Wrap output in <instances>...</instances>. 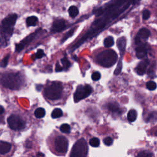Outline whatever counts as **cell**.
Instances as JSON below:
<instances>
[{
    "label": "cell",
    "mask_w": 157,
    "mask_h": 157,
    "mask_svg": "<svg viewBox=\"0 0 157 157\" xmlns=\"http://www.w3.org/2000/svg\"><path fill=\"white\" fill-rule=\"evenodd\" d=\"M140 0H133V4L134 5V4L138 3V2H140Z\"/></svg>",
    "instance_id": "37"
},
{
    "label": "cell",
    "mask_w": 157,
    "mask_h": 157,
    "mask_svg": "<svg viewBox=\"0 0 157 157\" xmlns=\"http://www.w3.org/2000/svg\"><path fill=\"white\" fill-rule=\"evenodd\" d=\"M54 147L59 153H65L68 149V140L64 136H59L55 140Z\"/></svg>",
    "instance_id": "8"
},
{
    "label": "cell",
    "mask_w": 157,
    "mask_h": 157,
    "mask_svg": "<svg viewBox=\"0 0 157 157\" xmlns=\"http://www.w3.org/2000/svg\"><path fill=\"white\" fill-rule=\"evenodd\" d=\"M114 44V39L112 36H108L105 38L104 41V45L106 47L109 48Z\"/></svg>",
    "instance_id": "21"
},
{
    "label": "cell",
    "mask_w": 157,
    "mask_h": 157,
    "mask_svg": "<svg viewBox=\"0 0 157 157\" xmlns=\"http://www.w3.org/2000/svg\"><path fill=\"white\" fill-rule=\"evenodd\" d=\"M18 16L17 14H11L5 17L0 24V33L6 42L9 41L14 33Z\"/></svg>",
    "instance_id": "1"
},
{
    "label": "cell",
    "mask_w": 157,
    "mask_h": 157,
    "mask_svg": "<svg viewBox=\"0 0 157 157\" xmlns=\"http://www.w3.org/2000/svg\"><path fill=\"white\" fill-rule=\"evenodd\" d=\"M61 62H62V63L63 65V68L65 69H68L70 66H71V63L70 62L66 59V58H63L62 60H61Z\"/></svg>",
    "instance_id": "27"
},
{
    "label": "cell",
    "mask_w": 157,
    "mask_h": 157,
    "mask_svg": "<svg viewBox=\"0 0 157 157\" xmlns=\"http://www.w3.org/2000/svg\"><path fill=\"white\" fill-rule=\"evenodd\" d=\"M90 145L93 147H98L100 144V140L97 137H93L90 140Z\"/></svg>",
    "instance_id": "24"
},
{
    "label": "cell",
    "mask_w": 157,
    "mask_h": 157,
    "mask_svg": "<svg viewBox=\"0 0 157 157\" xmlns=\"http://www.w3.org/2000/svg\"><path fill=\"white\" fill-rule=\"evenodd\" d=\"M68 12H69V14L71 17L75 18L77 16L79 11L78 8L76 6H71V7H69V8L68 9Z\"/></svg>",
    "instance_id": "18"
},
{
    "label": "cell",
    "mask_w": 157,
    "mask_h": 157,
    "mask_svg": "<svg viewBox=\"0 0 157 157\" xmlns=\"http://www.w3.org/2000/svg\"><path fill=\"white\" fill-rule=\"evenodd\" d=\"M38 31H36V32L30 35L29 36H28L26 38H25L23 41H22L20 43L17 44L16 45V52H21L24 47L28 45L31 42L33 41V40L35 38V37L36 36V35H38Z\"/></svg>",
    "instance_id": "10"
},
{
    "label": "cell",
    "mask_w": 157,
    "mask_h": 157,
    "mask_svg": "<svg viewBox=\"0 0 157 157\" xmlns=\"http://www.w3.org/2000/svg\"><path fill=\"white\" fill-rule=\"evenodd\" d=\"M137 112L135 110H130L128 113L127 115V119L131 122H134L137 119Z\"/></svg>",
    "instance_id": "19"
},
{
    "label": "cell",
    "mask_w": 157,
    "mask_h": 157,
    "mask_svg": "<svg viewBox=\"0 0 157 157\" xmlns=\"http://www.w3.org/2000/svg\"><path fill=\"white\" fill-rule=\"evenodd\" d=\"M117 54L113 50H106L96 56V62L101 66L110 68L116 64L117 61Z\"/></svg>",
    "instance_id": "2"
},
{
    "label": "cell",
    "mask_w": 157,
    "mask_h": 157,
    "mask_svg": "<svg viewBox=\"0 0 157 157\" xmlns=\"http://www.w3.org/2000/svg\"><path fill=\"white\" fill-rule=\"evenodd\" d=\"M117 47L119 49L120 53L121 56L124 54L125 51V48H126V39L125 37H122L120 38L117 42Z\"/></svg>",
    "instance_id": "14"
},
{
    "label": "cell",
    "mask_w": 157,
    "mask_h": 157,
    "mask_svg": "<svg viewBox=\"0 0 157 157\" xmlns=\"http://www.w3.org/2000/svg\"><path fill=\"white\" fill-rule=\"evenodd\" d=\"M5 112V109L3 106H0V115H2V113H3Z\"/></svg>",
    "instance_id": "36"
},
{
    "label": "cell",
    "mask_w": 157,
    "mask_h": 157,
    "mask_svg": "<svg viewBox=\"0 0 157 157\" xmlns=\"http://www.w3.org/2000/svg\"><path fill=\"white\" fill-rule=\"evenodd\" d=\"M63 69V67H62L59 63H57V64L56 65L55 71H56V72H60V71H62Z\"/></svg>",
    "instance_id": "35"
},
{
    "label": "cell",
    "mask_w": 157,
    "mask_h": 157,
    "mask_svg": "<svg viewBox=\"0 0 157 157\" xmlns=\"http://www.w3.org/2000/svg\"><path fill=\"white\" fill-rule=\"evenodd\" d=\"M2 83L5 87L11 90H17L22 86L23 80L19 73H6L2 76Z\"/></svg>",
    "instance_id": "3"
},
{
    "label": "cell",
    "mask_w": 157,
    "mask_h": 157,
    "mask_svg": "<svg viewBox=\"0 0 157 157\" xmlns=\"http://www.w3.org/2000/svg\"><path fill=\"white\" fill-rule=\"evenodd\" d=\"M9 127L14 130H21L25 127V122L20 117L12 115L8 119Z\"/></svg>",
    "instance_id": "7"
},
{
    "label": "cell",
    "mask_w": 157,
    "mask_h": 157,
    "mask_svg": "<svg viewBox=\"0 0 157 157\" xmlns=\"http://www.w3.org/2000/svg\"><path fill=\"white\" fill-rule=\"evenodd\" d=\"M112 142H113V140L110 137H107L104 139V143L106 146H110L112 144Z\"/></svg>",
    "instance_id": "34"
},
{
    "label": "cell",
    "mask_w": 157,
    "mask_h": 157,
    "mask_svg": "<svg viewBox=\"0 0 157 157\" xmlns=\"http://www.w3.org/2000/svg\"><path fill=\"white\" fill-rule=\"evenodd\" d=\"M150 35V32L146 28H142L138 32L136 38L135 43L137 45L145 44V42L148 39Z\"/></svg>",
    "instance_id": "9"
},
{
    "label": "cell",
    "mask_w": 157,
    "mask_h": 157,
    "mask_svg": "<svg viewBox=\"0 0 157 157\" xmlns=\"http://www.w3.org/2000/svg\"><path fill=\"white\" fill-rule=\"evenodd\" d=\"M107 109L113 113H119L120 112V109L119 104L115 102H112L107 104Z\"/></svg>",
    "instance_id": "16"
},
{
    "label": "cell",
    "mask_w": 157,
    "mask_h": 157,
    "mask_svg": "<svg viewBox=\"0 0 157 157\" xmlns=\"http://www.w3.org/2000/svg\"><path fill=\"white\" fill-rule=\"evenodd\" d=\"M38 23V19L36 16L28 17L26 20V23L28 26H35Z\"/></svg>",
    "instance_id": "17"
},
{
    "label": "cell",
    "mask_w": 157,
    "mask_h": 157,
    "mask_svg": "<svg viewBox=\"0 0 157 157\" xmlns=\"http://www.w3.org/2000/svg\"><path fill=\"white\" fill-rule=\"evenodd\" d=\"M93 89L89 85H79L77 87L76 91L74 95V100L75 102H79L83 99H85L89 96L92 93Z\"/></svg>",
    "instance_id": "6"
},
{
    "label": "cell",
    "mask_w": 157,
    "mask_h": 157,
    "mask_svg": "<svg viewBox=\"0 0 157 157\" xmlns=\"http://www.w3.org/2000/svg\"><path fill=\"white\" fill-rule=\"evenodd\" d=\"M45 115H46V110L42 108V107L38 108L35 112V116L38 119H41V118L44 117L45 116Z\"/></svg>",
    "instance_id": "20"
},
{
    "label": "cell",
    "mask_w": 157,
    "mask_h": 157,
    "mask_svg": "<svg viewBox=\"0 0 157 157\" xmlns=\"http://www.w3.org/2000/svg\"><path fill=\"white\" fill-rule=\"evenodd\" d=\"M11 149V144L6 142H0V154L5 155L8 153Z\"/></svg>",
    "instance_id": "15"
},
{
    "label": "cell",
    "mask_w": 157,
    "mask_h": 157,
    "mask_svg": "<svg viewBox=\"0 0 157 157\" xmlns=\"http://www.w3.org/2000/svg\"><path fill=\"white\" fill-rule=\"evenodd\" d=\"M122 60H120L118 63V65L115 70V72H114V73H115L116 75L120 74L122 71Z\"/></svg>",
    "instance_id": "30"
},
{
    "label": "cell",
    "mask_w": 157,
    "mask_h": 157,
    "mask_svg": "<svg viewBox=\"0 0 157 157\" xmlns=\"http://www.w3.org/2000/svg\"><path fill=\"white\" fill-rule=\"evenodd\" d=\"M63 116V111L59 108L55 109L52 113V117L53 119H58Z\"/></svg>",
    "instance_id": "22"
},
{
    "label": "cell",
    "mask_w": 157,
    "mask_h": 157,
    "mask_svg": "<svg viewBox=\"0 0 157 157\" xmlns=\"http://www.w3.org/2000/svg\"><path fill=\"white\" fill-rule=\"evenodd\" d=\"M150 17V12L149 10H144V11L142 12V18L144 20H148Z\"/></svg>",
    "instance_id": "28"
},
{
    "label": "cell",
    "mask_w": 157,
    "mask_h": 157,
    "mask_svg": "<svg viewBox=\"0 0 157 157\" xmlns=\"http://www.w3.org/2000/svg\"><path fill=\"white\" fill-rule=\"evenodd\" d=\"M44 50H42V49H39L38 50L36 53V58L37 59H41L42 58V57L44 56Z\"/></svg>",
    "instance_id": "32"
},
{
    "label": "cell",
    "mask_w": 157,
    "mask_h": 157,
    "mask_svg": "<svg viewBox=\"0 0 157 157\" xmlns=\"http://www.w3.org/2000/svg\"><path fill=\"white\" fill-rule=\"evenodd\" d=\"M88 146L84 139L78 140L71 150L70 157H86L88 153Z\"/></svg>",
    "instance_id": "5"
},
{
    "label": "cell",
    "mask_w": 157,
    "mask_h": 157,
    "mask_svg": "<svg viewBox=\"0 0 157 157\" xmlns=\"http://www.w3.org/2000/svg\"><path fill=\"white\" fill-rule=\"evenodd\" d=\"M9 58H10V55L8 54L2 60L1 63H0V66L3 68H6L8 65Z\"/></svg>",
    "instance_id": "25"
},
{
    "label": "cell",
    "mask_w": 157,
    "mask_h": 157,
    "mask_svg": "<svg viewBox=\"0 0 157 157\" xmlns=\"http://www.w3.org/2000/svg\"><path fill=\"white\" fill-rule=\"evenodd\" d=\"M136 157H152V155L150 153L146 151L140 152L137 154Z\"/></svg>",
    "instance_id": "29"
},
{
    "label": "cell",
    "mask_w": 157,
    "mask_h": 157,
    "mask_svg": "<svg viewBox=\"0 0 157 157\" xmlns=\"http://www.w3.org/2000/svg\"><path fill=\"white\" fill-rule=\"evenodd\" d=\"M0 42H1V38H0Z\"/></svg>",
    "instance_id": "38"
},
{
    "label": "cell",
    "mask_w": 157,
    "mask_h": 157,
    "mask_svg": "<svg viewBox=\"0 0 157 157\" xmlns=\"http://www.w3.org/2000/svg\"><path fill=\"white\" fill-rule=\"evenodd\" d=\"M146 86H147V89H149V90L153 91L156 89V83L153 81H149L147 83Z\"/></svg>",
    "instance_id": "26"
},
{
    "label": "cell",
    "mask_w": 157,
    "mask_h": 157,
    "mask_svg": "<svg viewBox=\"0 0 157 157\" xmlns=\"http://www.w3.org/2000/svg\"><path fill=\"white\" fill-rule=\"evenodd\" d=\"M138 46L136 49V56L139 59H142L144 58L147 53V46L145 44H142L137 45Z\"/></svg>",
    "instance_id": "12"
},
{
    "label": "cell",
    "mask_w": 157,
    "mask_h": 157,
    "mask_svg": "<svg viewBox=\"0 0 157 157\" xmlns=\"http://www.w3.org/2000/svg\"><path fill=\"white\" fill-rule=\"evenodd\" d=\"M60 130L62 133L68 134L70 133L71 127L68 124L65 123V124H63L61 125V126L60 127Z\"/></svg>",
    "instance_id": "23"
},
{
    "label": "cell",
    "mask_w": 157,
    "mask_h": 157,
    "mask_svg": "<svg viewBox=\"0 0 157 157\" xmlns=\"http://www.w3.org/2000/svg\"><path fill=\"white\" fill-rule=\"evenodd\" d=\"M74 29H72L71 30H70V31L66 35V36L63 38L62 42H65L68 38H70L71 36H72L73 35V34H74Z\"/></svg>",
    "instance_id": "33"
},
{
    "label": "cell",
    "mask_w": 157,
    "mask_h": 157,
    "mask_svg": "<svg viewBox=\"0 0 157 157\" xmlns=\"http://www.w3.org/2000/svg\"><path fill=\"white\" fill-rule=\"evenodd\" d=\"M148 65H149V60L147 59L140 62L136 68V73L140 76L144 75L146 72Z\"/></svg>",
    "instance_id": "13"
},
{
    "label": "cell",
    "mask_w": 157,
    "mask_h": 157,
    "mask_svg": "<svg viewBox=\"0 0 157 157\" xmlns=\"http://www.w3.org/2000/svg\"><path fill=\"white\" fill-rule=\"evenodd\" d=\"M101 78V74L99 72H95L92 75V79L94 81H97L100 79Z\"/></svg>",
    "instance_id": "31"
},
{
    "label": "cell",
    "mask_w": 157,
    "mask_h": 157,
    "mask_svg": "<svg viewBox=\"0 0 157 157\" xmlns=\"http://www.w3.org/2000/svg\"><path fill=\"white\" fill-rule=\"evenodd\" d=\"M66 24L63 20H56L53 22L51 27V32L59 33L65 29Z\"/></svg>",
    "instance_id": "11"
},
{
    "label": "cell",
    "mask_w": 157,
    "mask_h": 157,
    "mask_svg": "<svg viewBox=\"0 0 157 157\" xmlns=\"http://www.w3.org/2000/svg\"><path fill=\"white\" fill-rule=\"evenodd\" d=\"M63 92V85L59 82H52L46 87L44 96L50 100H56L61 98Z\"/></svg>",
    "instance_id": "4"
}]
</instances>
